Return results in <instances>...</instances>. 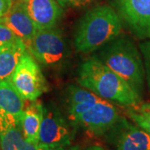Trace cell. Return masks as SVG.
<instances>
[{
	"mask_svg": "<svg viewBox=\"0 0 150 150\" xmlns=\"http://www.w3.org/2000/svg\"><path fill=\"white\" fill-rule=\"evenodd\" d=\"M108 133L116 150H150V134L125 118H120Z\"/></svg>",
	"mask_w": 150,
	"mask_h": 150,
	"instance_id": "30bf717a",
	"label": "cell"
},
{
	"mask_svg": "<svg viewBox=\"0 0 150 150\" xmlns=\"http://www.w3.org/2000/svg\"><path fill=\"white\" fill-rule=\"evenodd\" d=\"M68 150H80L79 147H69Z\"/></svg>",
	"mask_w": 150,
	"mask_h": 150,
	"instance_id": "603a6c76",
	"label": "cell"
},
{
	"mask_svg": "<svg viewBox=\"0 0 150 150\" xmlns=\"http://www.w3.org/2000/svg\"><path fill=\"white\" fill-rule=\"evenodd\" d=\"M118 15L140 39L150 38V0H117Z\"/></svg>",
	"mask_w": 150,
	"mask_h": 150,
	"instance_id": "ba28073f",
	"label": "cell"
},
{
	"mask_svg": "<svg viewBox=\"0 0 150 150\" xmlns=\"http://www.w3.org/2000/svg\"><path fill=\"white\" fill-rule=\"evenodd\" d=\"M29 16L38 29L55 28L63 14L56 0H24Z\"/></svg>",
	"mask_w": 150,
	"mask_h": 150,
	"instance_id": "8fae6325",
	"label": "cell"
},
{
	"mask_svg": "<svg viewBox=\"0 0 150 150\" xmlns=\"http://www.w3.org/2000/svg\"><path fill=\"white\" fill-rule=\"evenodd\" d=\"M17 1H24V0H13V2H17Z\"/></svg>",
	"mask_w": 150,
	"mask_h": 150,
	"instance_id": "cb8c5ba5",
	"label": "cell"
},
{
	"mask_svg": "<svg viewBox=\"0 0 150 150\" xmlns=\"http://www.w3.org/2000/svg\"><path fill=\"white\" fill-rule=\"evenodd\" d=\"M71 123L95 136L106 134L120 119L117 108L99 98L96 100L68 106Z\"/></svg>",
	"mask_w": 150,
	"mask_h": 150,
	"instance_id": "277c9868",
	"label": "cell"
},
{
	"mask_svg": "<svg viewBox=\"0 0 150 150\" xmlns=\"http://www.w3.org/2000/svg\"><path fill=\"white\" fill-rule=\"evenodd\" d=\"M140 49L144 55L146 68L145 72L147 74V80L150 87V38L140 44Z\"/></svg>",
	"mask_w": 150,
	"mask_h": 150,
	"instance_id": "ffe728a7",
	"label": "cell"
},
{
	"mask_svg": "<svg viewBox=\"0 0 150 150\" xmlns=\"http://www.w3.org/2000/svg\"><path fill=\"white\" fill-rule=\"evenodd\" d=\"M78 83L110 103L128 108L141 103L139 94L97 56L89 57L80 65Z\"/></svg>",
	"mask_w": 150,
	"mask_h": 150,
	"instance_id": "6da1fadb",
	"label": "cell"
},
{
	"mask_svg": "<svg viewBox=\"0 0 150 150\" xmlns=\"http://www.w3.org/2000/svg\"><path fill=\"white\" fill-rule=\"evenodd\" d=\"M73 124L54 105L43 107L38 144L50 149H67L73 141Z\"/></svg>",
	"mask_w": 150,
	"mask_h": 150,
	"instance_id": "52a82bcc",
	"label": "cell"
},
{
	"mask_svg": "<svg viewBox=\"0 0 150 150\" xmlns=\"http://www.w3.org/2000/svg\"><path fill=\"white\" fill-rule=\"evenodd\" d=\"M13 0H0V18L5 15L13 6Z\"/></svg>",
	"mask_w": 150,
	"mask_h": 150,
	"instance_id": "44dd1931",
	"label": "cell"
},
{
	"mask_svg": "<svg viewBox=\"0 0 150 150\" xmlns=\"http://www.w3.org/2000/svg\"><path fill=\"white\" fill-rule=\"evenodd\" d=\"M1 20L17 35L27 43L29 42L38 28L28 13L24 1L13 2V6Z\"/></svg>",
	"mask_w": 150,
	"mask_h": 150,
	"instance_id": "7c38bea8",
	"label": "cell"
},
{
	"mask_svg": "<svg viewBox=\"0 0 150 150\" xmlns=\"http://www.w3.org/2000/svg\"><path fill=\"white\" fill-rule=\"evenodd\" d=\"M121 18L112 8L98 5L88 10L80 18L74 33V46L82 54L99 50L119 36Z\"/></svg>",
	"mask_w": 150,
	"mask_h": 150,
	"instance_id": "7a4b0ae2",
	"label": "cell"
},
{
	"mask_svg": "<svg viewBox=\"0 0 150 150\" xmlns=\"http://www.w3.org/2000/svg\"><path fill=\"white\" fill-rule=\"evenodd\" d=\"M87 150H104L103 148L99 146H92L90 148H88Z\"/></svg>",
	"mask_w": 150,
	"mask_h": 150,
	"instance_id": "7402d4cb",
	"label": "cell"
},
{
	"mask_svg": "<svg viewBox=\"0 0 150 150\" xmlns=\"http://www.w3.org/2000/svg\"><path fill=\"white\" fill-rule=\"evenodd\" d=\"M26 46L38 62L48 68L59 67L68 55L64 38L56 27L38 29Z\"/></svg>",
	"mask_w": 150,
	"mask_h": 150,
	"instance_id": "5b68a950",
	"label": "cell"
},
{
	"mask_svg": "<svg viewBox=\"0 0 150 150\" xmlns=\"http://www.w3.org/2000/svg\"><path fill=\"white\" fill-rule=\"evenodd\" d=\"M96 56L142 95L145 70L139 51L130 38L118 36L100 48Z\"/></svg>",
	"mask_w": 150,
	"mask_h": 150,
	"instance_id": "3957f363",
	"label": "cell"
},
{
	"mask_svg": "<svg viewBox=\"0 0 150 150\" xmlns=\"http://www.w3.org/2000/svg\"><path fill=\"white\" fill-rule=\"evenodd\" d=\"M21 38L17 35L11 28L8 27L0 18V45L4 43H11Z\"/></svg>",
	"mask_w": 150,
	"mask_h": 150,
	"instance_id": "ac0fdd59",
	"label": "cell"
},
{
	"mask_svg": "<svg viewBox=\"0 0 150 150\" xmlns=\"http://www.w3.org/2000/svg\"><path fill=\"white\" fill-rule=\"evenodd\" d=\"M127 113L133 122L150 134V103L129 107Z\"/></svg>",
	"mask_w": 150,
	"mask_h": 150,
	"instance_id": "2e32d148",
	"label": "cell"
},
{
	"mask_svg": "<svg viewBox=\"0 0 150 150\" xmlns=\"http://www.w3.org/2000/svg\"><path fill=\"white\" fill-rule=\"evenodd\" d=\"M43 117V106L37 100L30 101L25 106L20 119L24 138L30 143L38 144L39 131Z\"/></svg>",
	"mask_w": 150,
	"mask_h": 150,
	"instance_id": "5bb4252c",
	"label": "cell"
},
{
	"mask_svg": "<svg viewBox=\"0 0 150 150\" xmlns=\"http://www.w3.org/2000/svg\"><path fill=\"white\" fill-rule=\"evenodd\" d=\"M62 8H80L91 5L98 0H56Z\"/></svg>",
	"mask_w": 150,
	"mask_h": 150,
	"instance_id": "d6986e66",
	"label": "cell"
},
{
	"mask_svg": "<svg viewBox=\"0 0 150 150\" xmlns=\"http://www.w3.org/2000/svg\"><path fill=\"white\" fill-rule=\"evenodd\" d=\"M8 80L18 93L28 101L37 100L48 90L47 80L42 70L28 49Z\"/></svg>",
	"mask_w": 150,
	"mask_h": 150,
	"instance_id": "8992f818",
	"label": "cell"
},
{
	"mask_svg": "<svg viewBox=\"0 0 150 150\" xmlns=\"http://www.w3.org/2000/svg\"><path fill=\"white\" fill-rule=\"evenodd\" d=\"M25 108V99L9 80L0 81V111L9 113L20 120Z\"/></svg>",
	"mask_w": 150,
	"mask_h": 150,
	"instance_id": "9a60e30c",
	"label": "cell"
},
{
	"mask_svg": "<svg viewBox=\"0 0 150 150\" xmlns=\"http://www.w3.org/2000/svg\"><path fill=\"white\" fill-rule=\"evenodd\" d=\"M26 51V43L22 38L0 45V81L10 79Z\"/></svg>",
	"mask_w": 150,
	"mask_h": 150,
	"instance_id": "4fadbf2b",
	"label": "cell"
},
{
	"mask_svg": "<svg viewBox=\"0 0 150 150\" xmlns=\"http://www.w3.org/2000/svg\"><path fill=\"white\" fill-rule=\"evenodd\" d=\"M0 150H68L50 149L28 142L23 136L20 120L0 111Z\"/></svg>",
	"mask_w": 150,
	"mask_h": 150,
	"instance_id": "9c48e42d",
	"label": "cell"
},
{
	"mask_svg": "<svg viewBox=\"0 0 150 150\" xmlns=\"http://www.w3.org/2000/svg\"><path fill=\"white\" fill-rule=\"evenodd\" d=\"M99 98L100 97H98L94 93L87 88L84 89L75 85H70L67 88L66 101L68 106L92 100H96Z\"/></svg>",
	"mask_w": 150,
	"mask_h": 150,
	"instance_id": "e0dca14e",
	"label": "cell"
}]
</instances>
